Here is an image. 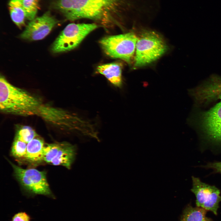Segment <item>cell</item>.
<instances>
[{
	"instance_id": "obj_4",
	"label": "cell",
	"mask_w": 221,
	"mask_h": 221,
	"mask_svg": "<svg viewBox=\"0 0 221 221\" xmlns=\"http://www.w3.org/2000/svg\"><path fill=\"white\" fill-rule=\"evenodd\" d=\"M137 40L135 34L130 32L105 37L101 40L100 43L108 56L130 64L135 53Z\"/></svg>"
},
{
	"instance_id": "obj_1",
	"label": "cell",
	"mask_w": 221,
	"mask_h": 221,
	"mask_svg": "<svg viewBox=\"0 0 221 221\" xmlns=\"http://www.w3.org/2000/svg\"><path fill=\"white\" fill-rule=\"evenodd\" d=\"M130 0H55L52 8L67 20L73 21L87 18L107 21L113 14L129 9Z\"/></svg>"
},
{
	"instance_id": "obj_6",
	"label": "cell",
	"mask_w": 221,
	"mask_h": 221,
	"mask_svg": "<svg viewBox=\"0 0 221 221\" xmlns=\"http://www.w3.org/2000/svg\"><path fill=\"white\" fill-rule=\"evenodd\" d=\"M9 162L16 178L26 190L33 194L54 198L47 182L45 172L35 169H24Z\"/></svg>"
},
{
	"instance_id": "obj_3",
	"label": "cell",
	"mask_w": 221,
	"mask_h": 221,
	"mask_svg": "<svg viewBox=\"0 0 221 221\" xmlns=\"http://www.w3.org/2000/svg\"><path fill=\"white\" fill-rule=\"evenodd\" d=\"M167 49L162 37L154 32L145 30L137 37L134 67H139L158 59Z\"/></svg>"
},
{
	"instance_id": "obj_9",
	"label": "cell",
	"mask_w": 221,
	"mask_h": 221,
	"mask_svg": "<svg viewBox=\"0 0 221 221\" xmlns=\"http://www.w3.org/2000/svg\"><path fill=\"white\" fill-rule=\"evenodd\" d=\"M199 123L207 139L221 144V101L201 114Z\"/></svg>"
},
{
	"instance_id": "obj_21",
	"label": "cell",
	"mask_w": 221,
	"mask_h": 221,
	"mask_svg": "<svg viewBox=\"0 0 221 221\" xmlns=\"http://www.w3.org/2000/svg\"><path fill=\"white\" fill-rule=\"evenodd\" d=\"M206 221H211V220L210 219L207 218Z\"/></svg>"
},
{
	"instance_id": "obj_8",
	"label": "cell",
	"mask_w": 221,
	"mask_h": 221,
	"mask_svg": "<svg viewBox=\"0 0 221 221\" xmlns=\"http://www.w3.org/2000/svg\"><path fill=\"white\" fill-rule=\"evenodd\" d=\"M76 153V147L69 142H62L45 145L43 161L55 165L70 169Z\"/></svg>"
},
{
	"instance_id": "obj_17",
	"label": "cell",
	"mask_w": 221,
	"mask_h": 221,
	"mask_svg": "<svg viewBox=\"0 0 221 221\" xmlns=\"http://www.w3.org/2000/svg\"><path fill=\"white\" fill-rule=\"evenodd\" d=\"M26 14V19L31 21L35 18L40 0H20Z\"/></svg>"
},
{
	"instance_id": "obj_7",
	"label": "cell",
	"mask_w": 221,
	"mask_h": 221,
	"mask_svg": "<svg viewBox=\"0 0 221 221\" xmlns=\"http://www.w3.org/2000/svg\"><path fill=\"white\" fill-rule=\"evenodd\" d=\"M192 178L191 191L195 196L196 206L217 215L221 200L220 190L214 186L203 182L198 177L192 176Z\"/></svg>"
},
{
	"instance_id": "obj_20",
	"label": "cell",
	"mask_w": 221,
	"mask_h": 221,
	"mask_svg": "<svg viewBox=\"0 0 221 221\" xmlns=\"http://www.w3.org/2000/svg\"><path fill=\"white\" fill-rule=\"evenodd\" d=\"M202 167L206 169H211L214 173L221 174V161L208 162Z\"/></svg>"
},
{
	"instance_id": "obj_10",
	"label": "cell",
	"mask_w": 221,
	"mask_h": 221,
	"mask_svg": "<svg viewBox=\"0 0 221 221\" xmlns=\"http://www.w3.org/2000/svg\"><path fill=\"white\" fill-rule=\"evenodd\" d=\"M59 22L50 11H47L42 16L30 21L20 37L29 41L42 39Z\"/></svg>"
},
{
	"instance_id": "obj_5",
	"label": "cell",
	"mask_w": 221,
	"mask_h": 221,
	"mask_svg": "<svg viewBox=\"0 0 221 221\" xmlns=\"http://www.w3.org/2000/svg\"><path fill=\"white\" fill-rule=\"evenodd\" d=\"M95 23H71L62 30L52 45L54 53L66 52L77 47L90 33L97 28Z\"/></svg>"
},
{
	"instance_id": "obj_13",
	"label": "cell",
	"mask_w": 221,
	"mask_h": 221,
	"mask_svg": "<svg viewBox=\"0 0 221 221\" xmlns=\"http://www.w3.org/2000/svg\"><path fill=\"white\" fill-rule=\"evenodd\" d=\"M44 142L37 136L27 144L26 153L25 158L29 161L37 163L43 161Z\"/></svg>"
},
{
	"instance_id": "obj_18",
	"label": "cell",
	"mask_w": 221,
	"mask_h": 221,
	"mask_svg": "<svg viewBox=\"0 0 221 221\" xmlns=\"http://www.w3.org/2000/svg\"><path fill=\"white\" fill-rule=\"evenodd\" d=\"M27 143L14 139L11 150L12 155L17 158L25 157L26 153Z\"/></svg>"
},
{
	"instance_id": "obj_19",
	"label": "cell",
	"mask_w": 221,
	"mask_h": 221,
	"mask_svg": "<svg viewBox=\"0 0 221 221\" xmlns=\"http://www.w3.org/2000/svg\"><path fill=\"white\" fill-rule=\"evenodd\" d=\"M31 216L25 211H21L15 214L11 221H31Z\"/></svg>"
},
{
	"instance_id": "obj_16",
	"label": "cell",
	"mask_w": 221,
	"mask_h": 221,
	"mask_svg": "<svg viewBox=\"0 0 221 221\" xmlns=\"http://www.w3.org/2000/svg\"><path fill=\"white\" fill-rule=\"evenodd\" d=\"M37 136L35 130L31 127L20 126L17 128L14 139L27 144Z\"/></svg>"
},
{
	"instance_id": "obj_11",
	"label": "cell",
	"mask_w": 221,
	"mask_h": 221,
	"mask_svg": "<svg viewBox=\"0 0 221 221\" xmlns=\"http://www.w3.org/2000/svg\"><path fill=\"white\" fill-rule=\"evenodd\" d=\"M199 104L209 103L221 99V76L213 75L202 83L189 91Z\"/></svg>"
},
{
	"instance_id": "obj_14",
	"label": "cell",
	"mask_w": 221,
	"mask_h": 221,
	"mask_svg": "<svg viewBox=\"0 0 221 221\" xmlns=\"http://www.w3.org/2000/svg\"><path fill=\"white\" fill-rule=\"evenodd\" d=\"M8 6L12 20L18 27L21 28L25 25L26 14L20 0H10Z\"/></svg>"
},
{
	"instance_id": "obj_15",
	"label": "cell",
	"mask_w": 221,
	"mask_h": 221,
	"mask_svg": "<svg viewBox=\"0 0 221 221\" xmlns=\"http://www.w3.org/2000/svg\"><path fill=\"white\" fill-rule=\"evenodd\" d=\"M206 210L201 207H193L189 206L185 208L181 221H206Z\"/></svg>"
},
{
	"instance_id": "obj_2",
	"label": "cell",
	"mask_w": 221,
	"mask_h": 221,
	"mask_svg": "<svg viewBox=\"0 0 221 221\" xmlns=\"http://www.w3.org/2000/svg\"><path fill=\"white\" fill-rule=\"evenodd\" d=\"M40 99L25 90L0 78V109L2 112L27 116L39 114L42 107Z\"/></svg>"
},
{
	"instance_id": "obj_12",
	"label": "cell",
	"mask_w": 221,
	"mask_h": 221,
	"mask_svg": "<svg viewBox=\"0 0 221 221\" xmlns=\"http://www.w3.org/2000/svg\"><path fill=\"white\" fill-rule=\"evenodd\" d=\"M122 65L121 63L114 62L98 66V73L103 75L114 85L120 87L122 85Z\"/></svg>"
}]
</instances>
